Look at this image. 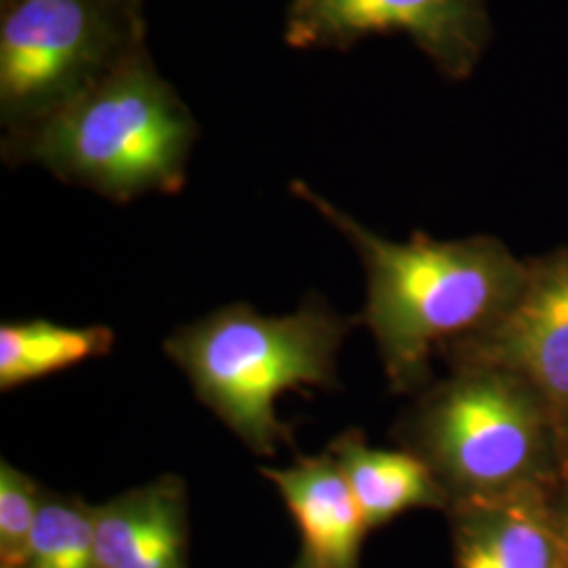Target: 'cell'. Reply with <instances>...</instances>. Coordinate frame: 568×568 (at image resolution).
I'll return each instance as SVG.
<instances>
[{"label":"cell","instance_id":"3957f363","mask_svg":"<svg viewBox=\"0 0 568 568\" xmlns=\"http://www.w3.org/2000/svg\"><path fill=\"white\" fill-rule=\"evenodd\" d=\"M450 366L447 379L424 387L398 429L448 506L568 483L562 432L527 379L499 366Z\"/></svg>","mask_w":568,"mask_h":568},{"label":"cell","instance_id":"8fae6325","mask_svg":"<svg viewBox=\"0 0 568 568\" xmlns=\"http://www.w3.org/2000/svg\"><path fill=\"white\" fill-rule=\"evenodd\" d=\"M363 511L366 527H382L408 509L448 508L447 493L424 459L410 450L366 445L361 434H344L328 448Z\"/></svg>","mask_w":568,"mask_h":568},{"label":"cell","instance_id":"277c9868","mask_svg":"<svg viewBox=\"0 0 568 568\" xmlns=\"http://www.w3.org/2000/svg\"><path fill=\"white\" fill-rule=\"evenodd\" d=\"M347 323L328 305L305 304L286 316L224 305L164 342L196 398L246 447L272 457L291 443L276 400L300 387L337 386V354Z\"/></svg>","mask_w":568,"mask_h":568},{"label":"cell","instance_id":"9c48e42d","mask_svg":"<svg viewBox=\"0 0 568 568\" xmlns=\"http://www.w3.org/2000/svg\"><path fill=\"white\" fill-rule=\"evenodd\" d=\"M187 504L178 476L93 506L100 568H187Z\"/></svg>","mask_w":568,"mask_h":568},{"label":"cell","instance_id":"7a4b0ae2","mask_svg":"<svg viewBox=\"0 0 568 568\" xmlns=\"http://www.w3.org/2000/svg\"><path fill=\"white\" fill-rule=\"evenodd\" d=\"M199 122L159 72L148 44L49 119L2 135L4 163L37 164L112 203L178 194Z\"/></svg>","mask_w":568,"mask_h":568},{"label":"cell","instance_id":"6da1fadb","mask_svg":"<svg viewBox=\"0 0 568 568\" xmlns=\"http://www.w3.org/2000/svg\"><path fill=\"white\" fill-rule=\"evenodd\" d=\"M291 192L358 253L366 276L363 323L396 392L426 387L434 354L495 323L527 278V260L495 236L438 241L415 232L396 243L302 180L291 182Z\"/></svg>","mask_w":568,"mask_h":568},{"label":"cell","instance_id":"9a60e30c","mask_svg":"<svg viewBox=\"0 0 568 568\" xmlns=\"http://www.w3.org/2000/svg\"><path fill=\"white\" fill-rule=\"evenodd\" d=\"M554 508H556V518H558V528L562 535V541L568 551V483L562 487L556 488L554 493Z\"/></svg>","mask_w":568,"mask_h":568},{"label":"cell","instance_id":"5b68a950","mask_svg":"<svg viewBox=\"0 0 568 568\" xmlns=\"http://www.w3.org/2000/svg\"><path fill=\"white\" fill-rule=\"evenodd\" d=\"M0 124L60 112L145 44L142 0H0Z\"/></svg>","mask_w":568,"mask_h":568},{"label":"cell","instance_id":"7c38bea8","mask_svg":"<svg viewBox=\"0 0 568 568\" xmlns=\"http://www.w3.org/2000/svg\"><path fill=\"white\" fill-rule=\"evenodd\" d=\"M114 345L108 326H63L51 321H21L0 326V389L49 377L91 358H102Z\"/></svg>","mask_w":568,"mask_h":568},{"label":"cell","instance_id":"ba28073f","mask_svg":"<svg viewBox=\"0 0 568 568\" xmlns=\"http://www.w3.org/2000/svg\"><path fill=\"white\" fill-rule=\"evenodd\" d=\"M556 488L450 504L455 568H567Z\"/></svg>","mask_w":568,"mask_h":568},{"label":"cell","instance_id":"52a82bcc","mask_svg":"<svg viewBox=\"0 0 568 568\" xmlns=\"http://www.w3.org/2000/svg\"><path fill=\"white\" fill-rule=\"evenodd\" d=\"M445 354L450 365L499 366L527 379L548 403L568 450V246L527 260L514 304Z\"/></svg>","mask_w":568,"mask_h":568},{"label":"cell","instance_id":"8992f818","mask_svg":"<svg viewBox=\"0 0 568 568\" xmlns=\"http://www.w3.org/2000/svg\"><path fill=\"white\" fill-rule=\"evenodd\" d=\"M405 34L448 81H467L493 39L488 0H291L284 42L297 51H349Z\"/></svg>","mask_w":568,"mask_h":568},{"label":"cell","instance_id":"4fadbf2b","mask_svg":"<svg viewBox=\"0 0 568 568\" xmlns=\"http://www.w3.org/2000/svg\"><path fill=\"white\" fill-rule=\"evenodd\" d=\"M26 568H100L95 556V511L79 497L44 490Z\"/></svg>","mask_w":568,"mask_h":568},{"label":"cell","instance_id":"e0dca14e","mask_svg":"<svg viewBox=\"0 0 568 568\" xmlns=\"http://www.w3.org/2000/svg\"><path fill=\"white\" fill-rule=\"evenodd\" d=\"M142 2H143V0H142Z\"/></svg>","mask_w":568,"mask_h":568},{"label":"cell","instance_id":"5bb4252c","mask_svg":"<svg viewBox=\"0 0 568 568\" xmlns=\"http://www.w3.org/2000/svg\"><path fill=\"white\" fill-rule=\"evenodd\" d=\"M42 487L26 471L0 462V565L26 568L30 535L41 508Z\"/></svg>","mask_w":568,"mask_h":568},{"label":"cell","instance_id":"2e32d148","mask_svg":"<svg viewBox=\"0 0 568 568\" xmlns=\"http://www.w3.org/2000/svg\"><path fill=\"white\" fill-rule=\"evenodd\" d=\"M295 568H316L314 567V565H312V562H310V560H305V558H302V560H300V565H297V567Z\"/></svg>","mask_w":568,"mask_h":568},{"label":"cell","instance_id":"30bf717a","mask_svg":"<svg viewBox=\"0 0 568 568\" xmlns=\"http://www.w3.org/2000/svg\"><path fill=\"white\" fill-rule=\"evenodd\" d=\"M304 539V558L316 568H358L366 523L337 459L326 453L295 466L262 467Z\"/></svg>","mask_w":568,"mask_h":568},{"label":"cell","instance_id":"ac0fdd59","mask_svg":"<svg viewBox=\"0 0 568 568\" xmlns=\"http://www.w3.org/2000/svg\"><path fill=\"white\" fill-rule=\"evenodd\" d=\"M568 568V567H567Z\"/></svg>","mask_w":568,"mask_h":568}]
</instances>
